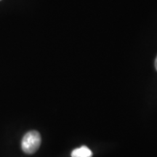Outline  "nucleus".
<instances>
[{"instance_id":"nucleus-1","label":"nucleus","mask_w":157,"mask_h":157,"mask_svg":"<svg viewBox=\"0 0 157 157\" xmlns=\"http://www.w3.org/2000/svg\"><path fill=\"white\" fill-rule=\"evenodd\" d=\"M41 136L37 131L33 130L27 132L22 139L21 147L25 154H32L38 150L41 145Z\"/></svg>"},{"instance_id":"nucleus-2","label":"nucleus","mask_w":157,"mask_h":157,"mask_svg":"<svg viewBox=\"0 0 157 157\" xmlns=\"http://www.w3.org/2000/svg\"><path fill=\"white\" fill-rule=\"evenodd\" d=\"M93 153L87 146H82L78 148L74 149L71 152V157H92Z\"/></svg>"},{"instance_id":"nucleus-3","label":"nucleus","mask_w":157,"mask_h":157,"mask_svg":"<svg viewBox=\"0 0 157 157\" xmlns=\"http://www.w3.org/2000/svg\"><path fill=\"white\" fill-rule=\"evenodd\" d=\"M155 67H156V69L157 71V56L156 60H155Z\"/></svg>"}]
</instances>
